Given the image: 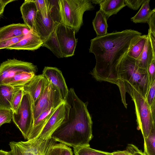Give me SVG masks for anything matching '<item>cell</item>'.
<instances>
[{"label": "cell", "instance_id": "obj_1", "mask_svg": "<svg viewBox=\"0 0 155 155\" xmlns=\"http://www.w3.org/2000/svg\"><path fill=\"white\" fill-rule=\"evenodd\" d=\"M141 33L131 29L107 33L91 40L89 52L96 60L91 74L97 81L118 85V68Z\"/></svg>", "mask_w": 155, "mask_h": 155}, {"label": "cell", "instance_id": "obj_2", "mask_svg": "<svg viewBox=\"0 0 155 155\" xmlns=\"http://www.w3.org/2000/svg\"><path fill=\"white\" fill-rule=\"evenodd\" d=\"M87 105L78 97L73 88H70L65 101L64 119L51 137L73 147L90 146L92 121Z\"/></svg>", "mask_w": 155, "mask_h": 155}, {"label": "cell", "instance_id": "obj_3", "mask_svg": "<svg viewBox=\"0 0 155 155\" xmlns=\"http://www.w3.org/2000/svg\"><path fill=\"white\" fill-rule=\"evenodd\" d=\"M118 75L119 87L130 86L146 99L150 87L148 75L147 70L137 65L136 59L126 55L118 66Z\"/></svg>", "mask_w": 155, "mask_h": 155}, {"label": "cell", "instance_id": "obj_4", "mask_svg": "<svg viewBox=\"0 0 155 155\" xmlns=\"http://www.w3.org/2000/svg\"><path fill=\"white\" fill-rule=\"evenodd\" d=\"M61 22L78 32L83 23V15L94 9L91 0H58Z\"/></svg>", "mask_w": 155, "mask_h": 155}, {"label": "cell", "instance_id": "obj_5", "mask_svg": "<svg viewBox=\"0 0 155 155\" xmlns=\"http://www.w3.org/2000/svg\"><path fill=\"white\" fill-rule=\"evenodd\" d=\"M124 89L125 92L130 94L134 102L138 129L141 130L143 138H146L155 124L150 108L146 99L134 87L125 86Z\"/></svg>", "mask_w": 155, "mask_h": 155}, {"label": "cell", "instance_id": "obj_6", "mask_svg": "<svg viewBox=\"0 0 155 155\" xmlns=\"http://www.w3.org/2000/svg\"><path fill=\"white\" fill-rule=\"evenodd\" d=\"M34 104L32 99L24 91L21 104L16 113L13 112L12 120L19 129L24 139L28 140L34 122Z\"/></svg>", "mask_w": 155, "mask_h": 155}, {"label": "cell", "instance_id": "obj_7", "mask_svg": "<svg viewBox=\"0 0 155 155\" xmlns=\"http://www.w3.org/2000/svg\"><path fill=\"white\" fill-rule=\"evenodd\" d=\"M56 141L51 137L46 140L38 138L26 141H12L7 155H48L51 146Z\"/></svg>", "mask_w": 155, "mask_h": 155}, {"label": "cell", "instance_id": "obj_8", "mask_svg": "<svg viewBox=\"0 0 155 155\" xmlns=\"http://www.w3.org/2000/svg\"><path fill=\"white\" fill-rule=\"evenodd\" d=\"M48 82L34 104V120L43 112L51 108H56L64 102L58 89L51 83Z\"/></svg>", "mask_w": 155, "mask_h": 155}, {"label": "cell", "instance_id": "obj_9", "mask_svg": "<svg viewBox=\"0 0 155 155\" xmlns=\"http://www.w3.org/2000/svg\"><path fill=\"white\" fill-rule=\"evenodd\" d=\"M38 71L37 66L32 63L14 58L8 59L0 65V85L5 84L12 78L23 71Z\"/></svg>", "mask_w": 155, "mask_h": 155}, {"label": "cell", "instance_id": "obj_10", "mask_svg": "<svg viewBox=\"0 0 155 155\" xmlns=\"http://www.w3.org/2000/svg\"><path fill=\"white\" fill-rule=\"evenodd\" d=\"M55 32L63 58L74 55L78 41L74 30L60 23Z\"/></svg>", "mask_w": 155, "mask_h": 155}, {"label": "cell", "instance_id": "obj_11", "mask_svg": "<svg viewBox=\"0 0 155 155\" xmlns=\"http://www.w3.org/2000/svg\"><path fill=\"white\" fill-rule=\"evenodd\" d=\"M65 102L61 103L56 109L37 137L46 140L51 137L54 132L60 125L65 115Z\"/></svg>", "mask_w": 155, "mask_h": 155}, {"label": "cell", "instance_id": "obj_12", "mask_svg": "<svg viewBox=\"0 0 155 155\" xmlns=\"http://www.w3.org/2000/svg\"><path fill=\"white\" fill-rule=\"evenodd\" d=\"M42 74L58 89L62 99L65 102L69 89L61 71L56 67H45Z\"/></svg>", "mask_w": 155, "mask_h": 155}, {"label": "cell", "instance_id": "obj_13", "mask_svg": "<svg viewBox=\"0 0 155 155\" xmlns=\"http://www.w3.org/2000/svg\"><path fill=\"white\" fill-rule=\"evenodd\" d=\"M58 25L54 21L48 13L44 15L38 11L35 19V32L43 42L48 37Z\"/></svg>", "mask_w": 155, "mask_h": 155}, {"label": "cell", "instance_id": "obj_14", "mask_svg": "<svg viewBox=\"0 0 155 155\" xmlns=\"http://www.w3.org/2000/svg\"><path fill=\"white\" fill-rule=\"evenodd\" d=\"M43 41L36 32L30 31L20 41L7 48L10 50H35L42 46Z\"/></svg>", "mask_w": 155, "mask_h": 155}, {"label": "cell", "instance_id": "obj_15", "mask_svg": "<svg viewBox=\"0 0 155 155\" xmlns=\"http://www.w3.org/2000/svg\"><path fill=\"white\" fill-rule=\"evenodd\" d=\"M48 81L42 74L35 75L31 81L22 86L24 91L29 93L31 97L34 105Z\"/></svg>", "mask_w": 155, "mask_h": 155}, {"label": "cell", "instance_id": "obj_16", "mask_svg": "<svg viewBox=\"0 0 155 155\" xmlns=\"http://www.w3.org/2000/svg\"><path fill=\"white\" fill-rule=\"evenodd\" d=\"M20 9L24 24L31 31L36 32L35 23L38 10L34 0H25Z\"/></svg>", "mask_w": 155, "mask_h": 155}, {"label": "cell", "instance_id": "obj_17", "mask_svg": "<svg viewBox=\"0 0 155 155\" xmlns=\"http://www.w3.org/2000/svg\"><path fill=\"white\" fill-rule=\"evenodd\" d=\"M30 30L24 24H13L0 28V41L28 33Z\"/></svg>", "mask_w": 155, "mask_h": 155}, {"label": "cell", "instance_id": "obj_18", "mask_svg": "<svg viewBox=\"0 0 155 155\" xmlns=\"http://www.w3.org/2000/svg\"><path fill=\"white\" fill-rule=\"evenodd\" d=\"M57 107L51 108L43 112L34 120L32 129L27 140L35 138L39 136L48 120Z\"/></svg>", "mask_w": 155, "mask_h": 155}, {"label": "cell", "instance_id": "obj_19", "mask_svg": "<svg viewBox=\"0 0 155 155\" xmlns=\"http://www.w3.org/2000/svg\"><path fill=\"white\" fill-rule=\"evenodd\" d=\"M99 5V10L104 13L107 20L126 6L124 0H102Z\"/></svg>", "mask_w": 155, "mask_h": 155}, {"label": "cell", "instance_id": "obj_20", "mask_svg": "<svg viewBox=\"0 0 155 155\" xmlns=\"http://www.w3.org/2000/svg\"><path fill=\"white\" fill-rule=\"evenodd\" d=\"M154 59L155 53L153 50L148 37L142 53L139 57L136 59V64L139 67L147 70L148 66Z\"/></svg>", "mask_w": 155, "mask_h": 155}, {"label": "cell", "instance_id": "obj_21", "mask_svg": "<svg viewBox=\"0 0 155 155\" xmlns=\"http://www.w3.org/2000/svg\"><path fill=\"white\" fill-rule=\"evenodd\" d=\"M107 20L106 17L102 12L100 10L97 12L93 20L92 25L97 37L105 35L108 33Z\"/></svg>", "mask_w": 155, "mask_h": 155}, {"label": "cell", "instance_id": "obj_22", "mask_svg": "<svg viewBox=\"0 0 155 155\" xmlns=\"http://www.w3.org/2000/svg\"><path fill=\"white\" fill-rule=\"evenodd\" d=\"M14 88L9 85H0V109L12 110L11 102Z\"/></svg>", "mask_w": 155, "mask_h": 155}, {"label": "cell", "instance_id": "obj_23", "mask_svg": "<svg viewBox=\"0 0 155 155\" xmlns=\"http://www.w3.org/2000/svg\"><path fill=\"white\" fill-rule=\"evenodd\" d=\"M150 0H146L142 4L137 13L131 18V20L133 22L137 23H147L153 13L155 11V8L150 9Z\"/></svg>", "mask_w": 155, "mask_h": 155}, {"label": "cell", "instance_id": "obj_24", "mask_svg": "<svg viewBox=\"0 0 155 155\" xmlns=\"http://www.w3.org/2000/svg\"><path fill=\"white\" fill-rule=\"evenodd\" d=\"M56 28L48 37L43 42L42 46L46 47L50 49L58 58H63L56 33Z\"/></svg>", "mask_w": 155, "mask_h": 155}, {"label": "cell", "instance_id": "obj_25", "mask_svg": "<svg viewBox=\"0 0 155 155\" xmlns=\"http://www.w3.org/2000/svg\"><path fill=\"white\" fill-rule=\"evenodd\" d=\"M35 75V73L32 72H20L11 78L5 84L13 87L23 86L31 81Z\"/></svg>", "mask_w": 155, "mask_h": 155}, {"label": "cell", "instance_id": "obj_26", "mask_svg": "<svg viewBox=\"0 0 155 155\" xmlns=\"http://www.w3.org/2000/svg\"><path fill=\"white\" fill-rule=\"evenodd\" d=\"M148 37V35H141L137 41L129 50L127 55L137 59L142 53Z\"/></svg>", "mask_w": 155, "mask_h": 155}, {"label": "cell", "instance_id": "obj_27", "mask_svg": "<svg viewBox=\"0 0 155 155\" xmlns=\"http://www.w3.org/2000/svg\"><path fill=\"white\" fill-rule=\"evenodd\" d=\"M144 140V153L146 155H155V124L153 125L148 136Z\"/></svg>", "mask_w": 155, "mask_h": 155}, {"label": "cell", "instance_id": "obj_28", "mask_svg": "<svg viewBox=\"0 0 155 155\" xmlns=\"http://www.w3.org/2000/svg\"><path fill=\"white\" fill-rule=\"evenodd\" d=\"M75 155H112L111 153L93 149L90 146L73 147Z\"/></svg>", "mask_w": 155, "mask_h": 155}, {"label": "cell", "instance_id": "obj_29", "mask_svg": "<svg viewBox=\"0 0 155 155\" xmlns=\"http://www.w3.org/2000/svg\"><path fill=\"white\" fill-rule=\"evenodd\" d=\"M14 87L11 106L13 112L16 113L21 102L24 91L22 86Z\"/></svg>", "mask_w": 155, "mask_h": 155}, {"label": "cell", "instance_id": "obj_30", "mask_svg": "<svg viewBox=\"0 0 155 155\" xmlns=\"http://www.w3.org/2000/svg\"><path fill=\"white\" fill-rule=\"evenodd\" d=\"M48 155H73L72 149L65 144L55 143L51 148Z\"/></svg>", "mask_w": 155, "mask_h": 155}, {"label": "cell", "instance_id": "obj_31", "mask_svg": "<svg viewBox=\"0 0 155 155\" xmlns=\"http://www.w3.org/2000/svg\"><path fill=\"white\" fill-rule=\"evenodd\" d=\"M48 13L54 21L58 24L61 22L60 8L58 0H49Z\"/></svg>", "mask_w": 155, "mask_h": 155}, {"label": "cell", "instance_id": "obj_32", "mask_svg": "<svg viewBox=\"0 0 155 155\" xmlns=\"http://www.w3.org/2000/svg\"><path fill=\"white\" fill-rule=\"evenodd\" d=\"M155 81L150 86L146 99V101L150 108L153 116L155 115Z\"/></svg>", "mask_w": 155, "mask_h": 155}, {"label": "cell", "instance_id": "obj_33", "mask_svg": "<svg viewBox=\"0 0 155 155\" xmlns=\"http://www.w3.org/2000/svg\"><path fill=\"white\" fill-rule=\"evenodd\" d=\"M27 34L0 41V49H6L7 48L20 41L25 37Z\"/></svg>", "mask_w": 155, "mask_h": 155}, {"label": "cell", "instance_id": "obj_34", "mask_svg": "<svg viewBox=\"0 0 155 155\" xmlns=\"http://www.w3.org/2000/svg\"><path fill=\"white\" fill-rule=\"evenodd\" d=\"M13 113L11 110L0 109V127L4 124L11 122Z\"/></svg>", "mask_w": 155, "mask_h": 155}, {"label": "cell", "instance_id": "obj_35", "mask_svg": "<svg viewBox=\"0 0 155 155\" xmlns=\"http://www.w3.org/2000/svg\"><path fill=\"white\" fill-rule=\"evenodd\" d=\"M34 1L36 4L38 11L43 15H47L48 14L49 0H34Z\"/></svg>", "mask_w": 155, "mask_h": 155}, {"label": "cell", "instance_id": "obj_36", "mask_svg": "<svg viewBox=\"0 0 155 155\" xmlns=\"http://www.w3.org/2000/svg\"><path fill=\"white\" fill-rule=\"evenodd\" d=\"M146 0H124L126 6L134 10H137Z\"/></svg>", "mask_w": 155, "mask_h": 155}, {"label": "cell", "instance_id": "obj_37", "mask_svg": "<svg viewBox=\"0 0 155 155\" xmlns=\"http://www.w3.org/2000/svg\"><path fill=\"white\" fill-rule=\"evenodd\" d=\"M155 59H153L148 67L147 71L150 82V86L155 81Z\"/></svg>", "mask_w": 155, "mask_h": 155}, {"label": "cell", "instance_id": "obj_38", "mask_svg": "<svg viewBox=\"0 0 155 155\" xmlns=\"http://www.w3.org/2000/svg\"><path fill=\"white\" fill-rule=\"evenodd\" d=\"M126 150L130 155H146L144 152L133 144H129L127 147Z\"/></svg>", "mask_w": 155, "mask_h": 155}, {"label": "cell", "instance_id": "obj_39", "mask_svg": "<svg viewBox=\"0 0 155 155\" xmlns=\"http://www.w3.org/2000/svg\"><path fill=\"white\" fill-rule=\"evenodd\" d=\"M148 23L150 31L155 34V11L152 14L147 22Z\"/></svg>", "mask_w": 155, "mask_h": 155}, {"label": "cell", "instance_id": "obj_40", "mask_svg": "<svg viewBox=\"0 0 155 155\" xmlns=\"http://www.w3.org/2000/svg\"><path fill=\"white\" fill-rule=\"evenodd\" d=\"M147 35L150 40L153 50L155 53V34L151 32L148 30Z\"/></svg>", "mask_w": 155, "mask_h": 155}, {"label": "cell", "instance_id": "obj_41", "mask_svg": "<svg viewBox=\"0 0 155 155\" xmlns=\"http://www.w3.org/2000/svg\"><path fill=\"white\" fill-rule=\"evenodd\" d=\"M14 0H0V16L3 13L5 7L8 4Z\"/></svg>", "mask_w": 155, "mask_h": 155}, {"label": "cell", "instance_id": "obj_42", "mask_svg": "<svg viewBox=\"0 0 155 155\" xmlns=\"http://www.w3.org/2000/svg\"><path fill=\"white\" fill-rule=\"evenodd\" d=\"M111 153L112 155H130L126 150L124 151H117Z\"/></svg>", "mask_w": 155, "mask_h": 155}, {"label": "cell", "instance_id": "obj_43", "mask_svg": "<svg viewBox=\"0 0 155 155\" xmlns=\"http://www.w3.org/2000/svg\"><path fill=\"white\" fill-rule=\"evenodd\" d=\"M102 1V0H91L92 4H99Z\"/></svg>", "mask_w": 155, "mask_h": 155}, {"label": "cell", "instance_id": "obj_44", "mask_svg": "<svg viewBox=\"0 0 155 155\" xmlns=\"http://www.w3.org/2000/svg\"><path fill=\"white\" fill-rule=\"evenodd\" d=\"M8 152L0 150V155H7Z\"/></svg>", "mask_w": 155, "mask_h": 155}]
</instances>
